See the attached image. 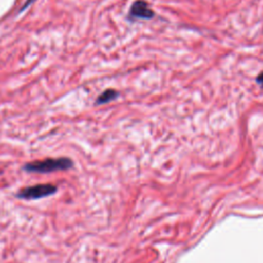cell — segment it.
Here are the masks:
<instances>
[{
	"instance_id": "5b68a950",
	"label": "cell",
	"mask_w": 263,
	"mask_h": 263,
	"mask_svg": "<svg viewBox=\"0 0 263 263\" xmlns=\"http://www.w3.org/2000/svg\"><path fill=\"white\" fill-rule=\"evenodd\" d=\"M256 82L263 88V71L261 73H259V75L256 78Z\"/></svg>"
},
{
	"instance_id": "277c9868",
	"label": "cell",
	"mask_w": 263,
	"mask_h": 263,
	"mask_svg": "<svg viewBox=\"0 0 263 263\" xmlns=\"http://www.w3.org/2000/svg\"><path fill=\"white\" fill-rule=\"evenodd\" d=\"M119 96L118 91L113 89V88H108L104 90L96 100L97 105H102V104H107L113 100H115Z\"/></svg>"
},
{
	"instance_id": "7a4b0ae2",
	"label": "cell",
	"mask_w": 263,
	"mask_h": 263,
	"mask_svg": "<svg viewBox=\"0 0 263 263\" xmlns=\"http://www.w3.org/2000/svg\"><path fill=\"white\" fill-rule=\"evenodd\" d=\"M58 188L53 184L50 183H45V184H37L29 187H25L21 189L17 193L16 196L22 199H27V200H32V199H39L45 196L52 195L57 192Z\"/></svg>"
},
{
	"instance_id": "8992f818",
	"label": "cell",
	"mask_w": 263,
	"mask_h": 263,
	"mask_svg": "<svg viewBox=\"0 0 263 263\" xmlns=\"http://www.w3.org/2000/svg\"><path fill=\"white\" fill-rule=\"evenodd\" d=\"M34 1H35V0H26V1H25V3H24V5L22 6V8H21V10H20V11H23L24 9H26V8H27L30 4H32Z\"/></svg>"
},
{
	"instance_id": "3957f363",
	"label": "cell",
	"mask_w": 263,
	"mask_h": 263,
	"mask_svg": "<svg viewBox=\"0 0 263 263\" xmlns=\"http://www.w3.org/2000/svg\"><path fill=\"white\" fill-rule=\"evenodd\" d=\"M154 16L153 10L149 7L148 3L145 0H136L128 12L129 18H142V20H149Z\"/></svg>"
},
{
	"instance_id": "6da1fadb",
	"label": "cell",
	"mask_w": 263,
	"mask_h": 263,
	"mask_svg": "<svg viewBox=\"0 0 263 263\" xmlns=\"http://www.w3.org/2000/svg\"><path fill=\"white\" fill-rule=\"evenodd\" d=\"M73 166V162L68 157H58V158H45L43 160H36L27 163L24 170L30 173H40L46 174L57 171L69 170Z\"/></svg>"
}]
</instances>
